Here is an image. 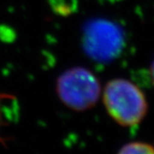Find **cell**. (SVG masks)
I'll return each instance as SVG.
<instances>
[{
    "label": "cell",
    "mask_w": 154,
    "mask_h": 154,
    "mask_svg": "<svg viewBox=\"0 0 154 154\" xmlns=\"http://www.w3.org/2000/svg\"><path fill=\"white\" fill-rule=\"evenodd\" d=\"M119 153H133V154H154V146L146 142H131L123 146Z\"/></svg>",
    "instance_id": "4"
},
{
    "label": "cell",
    "mask_w": 154,
    "mask_h": 154,
    "mask_svg": "<svg viewBox=\"0 0 154 154\" xmlns=\"http://www.w3.org/2000/svg\"><path fill=\"white\" fill-rule=\"evenodd\" d=\"M102 100L109 115L122 126L137 125L148 112L144 93L134 83L122 78L107 83Z\"/></svg>",
    "instance_id": "1"
},
{
    "label": "cell",
    "mask_w": 154,
    "mask_h": 154,
    "mask_svg": "<svg viewBox=\"0 0 154 154\" xmlns=\"http://www.w3.org/2000/svg\"><path fill=\"white\" fill-rule=\"evenodd\" d=\"M83 46L86 55L97 62H109L118 58L125 47V34L118 24L96 19L84 28Z\"/></svg>",
    "instance_id": "3"
},
{
    "label": "cell",
    "mask_w": 154,
    "mask_h": 154,
    "mask_svg": "<svg viewBox=\"0 0 154 154\" xmlns=\"http://www.w3.org/2000/svg\"><path fill=\"white\" fill-rule=\"evenodd\" d=\"M57 94L69 109L84 112L97 104L101 95V87L91 71L77 66L60 75L57 81Z\"/></svg>",
    "instance_id": "2"
},
{
    "label": "cell",
    "mask_w": 154,
    "mask_h": 154,
    "mask_svg": "<svg viewBox=\"0 0 154 154\" xmlns=\"http://www.w3.org/2000/svg\"><path fill=\"white\" fill-rule=\"evenodd\" d=\"M150 75H151V79H152V82L154 85V61L152 62L151 68H150Z\"/></svg>",
    "instance_id": "5"
}]
</instances>
